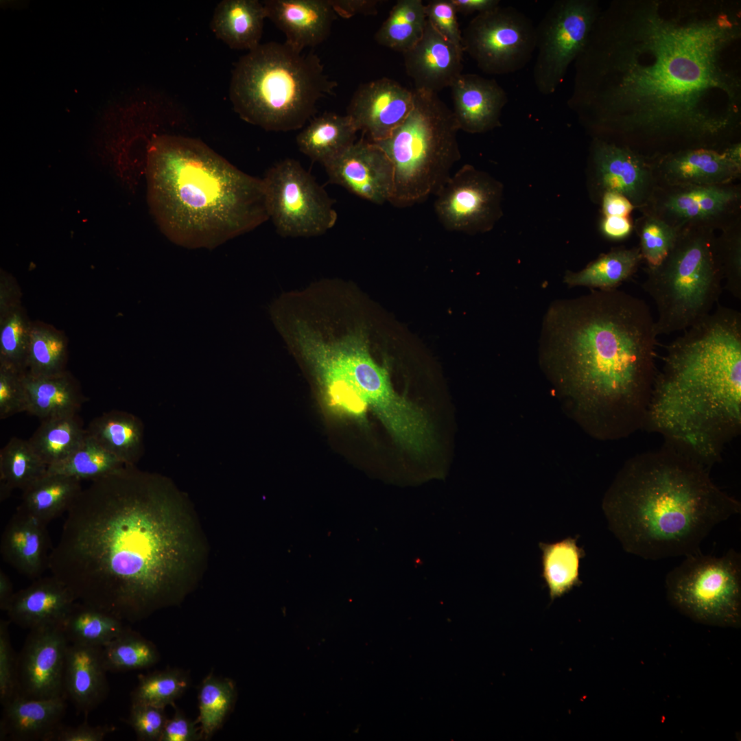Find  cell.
I'll return each instance as SVG.
<instances>
[{"label": "cell", "mask_w": 741, "mask_h": 741, "mask_svg": "<svg viewBox=\"0 0 741 741\" xmlns=\"http://www.w3.org/2000/svg\"><path fill=\"white\" fill-rule=\"evenodd\" d=\"M741 6L616 0L575 60L567 102L594 137L652 160L740 141Z\"/></svg>", "instance_id": "6da1fadb"}, {"label": "cell", "mask_w": 741, "mask_h": 741, "mask_svg": "<svg viewBox=\"0 0 741 741\" xmlns=\"http://www.w3.org/2000/svg\"><path fill=\"white\" fill-rule=\"evenodd\" d=\"M196 534L166 479L125 465L82 489L48 568L76 601L134 622L189 591Z\"/></svg>", "instance_id": "7a4b0ae2"}, {"label": "cell", "mask_w": 741, "mask_h": 741, "mask_svg": "<svg viewBox=\"0 0 741 741\" xmlns=\"http://www.w3.org/2000/svg\"><path fill=\"white\" fill-rule=\"evenodd\" d=\"M648 305L617 289L555 303L544 322L545 362L602 438L644 428L657 375Z\"/></svg>", "instance_id": "3957f363"}, {"label": "cell", "mask_w": 741, "mask_h": 741, "mask_svg": "<svg viewBox=\"0 0 741 741\" xmlns=\"http://www.w3.org/2000/svg\"><path fill=\"white\" fill-rule=\"evenodd\" d=\"M602 508L625 551L657 560L700 552L741 504L714 484L710 468L666 443L626 461Z\"/></svg>", "instance_id": "277c9868"}, {"label": "cell", "mask_w": 741, "mask_h": 741, "mask_svg": "<svg viewBox=\"0 0 741 741\" xmlns=\"http://www.w3.org/2000/svg\"><path fill=\"white\" fill-rule=\"evenodd\" d=\"M143 144L150 211L174 243L213 248L269 219L263 179L202 141L152 132Z\"/></svg>", "instance_id": "5b68a950"}, {"label": "cell", "mask_w": 741, "mask_h": 741, "mask_svg": "<svg viewBox=\"0 0 741 741\" xmlns=\"http://www.w3.org/2000/svg\"><path fill=\"white\" fill-rule=\"evenodd\" d=\"M281 334L307 367L331 414L359 419L369 410L412 453L422 455L432 447L425 413L395 391L388 370L370 354L364 329L344 327L338 301L291 315Z\"/></svg>", "instance_id": "8992f818"}, {"label": "cell", "mask_w": 741, "mask_h": 741, "mask_svg": "<svg viewBox=\"0 0 741 741\" xmlns=\"http://www.w3.org/2000/svg\"><path fill=\"white\" fill-rule=\"evenodd\" d=\"M337 82L318 56L285 42L260 44L240 57L232 72L229 97L244 121L268 131L301 129Z\"/></svg>", "instance_id": "52a82bcc"}, {"label": "cell", "mask_w": 741, "mask_h": 741, "mask_svg": "<svg viewBox=\"0 0 741 741\" xmlns=\"http://www.w3.org/2000/svg\"><path fill=\"white\" fill-rule=\"evenodd\" d=\"M412 108L386 139L374 142L393 165L390 203L408 207L436 194L460 158L459 130L452 110L437 93L413 90Z\"/></svg>", "instance_id": "ba28073f"}, {"label": "cell", "mask_w": 741, "mask_h": 741, "mask_svg": "<svg viewBox=\"0 0 741 741\" xmlns=\"http://www.w3.org/2000/svg\"><path fill=\"white\" fill-rule=\"evenodd\" d=\"M715 231L690 228L679 231L663 262L646 268L642 287L658 311L657 336L685 330L711 313L723 280L714 250Z\"/></svg>", "instance_id": "9c48e42d"}, {"label": "cell", "mask_w": 741, "mask_h": 741, "mask_svg": "<svg viewBox=\"0 0 741 741\" xmlns=\"http://www.w3.org/2000/svg\"><path fill=\"white\" fill-rule=\"evenodd\" d=\"M685 559L666 576L668 598L701 623L738 626L741 619V556L733 549L720 557L701 552Z\"/></svg>", "instance_id": "30bf717a"}, {"label": "cell", "mask_w": 741, "mask_h": 741, "mask_svg": "<svg viewBox=\"0 0 741 741\" xmlns=\"http://www.w3.org/2000/svg\"><path fill=\"white\" fill-rule=\"evenodd\" d=\"M262 179L269 219L280 235L318 236L336 224L333 200L298 161L285 158Z\"/></svg>", "instance_id": "8fae6325"}, {"label": "cell", "mask_w": 741, "mask_h": 741, "mask_svg": "<svg viewBox=\"0 0 741 741\" xmlns=\"http://www.w3.org/2000/svg\"><path fill=\"white\" fill-rule=\"evenodd\" d=\"M600 9L593 0H558L548 10L536 27L533 79L540 93L552 94L561 84L584 47Z\"/></svg>", "instance_id": "7c38bea8"}, {"label": "cell", "mask_w": 741, "mask_h": 741, "mask_svg": "<svg viewBox=\"0 0 741 741\" xmlns=\"http://www.w3.org/2000/svg\"><path fill=\"white\" fill-rule=\"evenodd\" d=\"M462 47L483 72L491 75L523 69L536 50L537 30L513 7H497L477 14L462 32Z\"/></svg>", "instance_id": "4fadbf2b"}, {"label": "cell", "mask_w": 741, "mask_h": 741, "mask_svg": "<svg viewBox=\"0 0 741 741\" xmlns=\"http://www.w3.org/2000/svg\"><path fill=\"white\" fill-rule=\"evenodd\" d=\"M659 217L677 231L707 228L722 231L741 219V186H657L639 210Z\"/></svg>", "instance_id": "5bb4252c"}, {"label": "cell", "mask_w": 741, "mask_h": 741, "mask_svg": "<svg viewBox=\"0 0 741 741\" xmlns=\"http://www.w3.org/2000/svg\"><path fill=\"white\" fill-rule=\"evenodd\" d=\"M502 191L498 181L466 164L437 191L434 211L450 231H487L501 215Z\"/></svg>", "instance_id": "9a60e30c"}, {"label": "cell", "mask_w": 741, "mask_h": 741, "mask_svg": "<svg viewBox=\"0 0 741 741\" xmlns=\"http://www.w3.org/2000/svg\"><path fill=\"white\" fill-rule=\"evenodd\" d=\"M589 184L600 202L607 192L626 197L639 210L647 205L657 187L650 159L631 148L593 138L590 150Z\"/></svg>", "instance_id": "2e32d148"}, {"label": "cell", "mask_w": 741, "mask_h": 741, "mask_svg": "<svg viewBox=\"0 0 741 741\" xmlns=\"http://www.w3.org/2000/svg\"><path fill=\"white\" fill-rule=\"evenodd\" d=\"M69 642L59 624L30 630L18 655L19 695L27 698L64 696Z\"/></svg>", "instance_id": "e0dca14e"}, {"label": "cell", "mask_w": 741, "mask_h": 741, "mask_svg": "<svg viewBox=\"0 0 741 741\" xmlns=\"http://www.w3.org/2000/svg\"><path fill=\"white\" fill-rule=\"evenodd\" d=\"M323 166L329 183L372 203L390 202L394 190L393 165L374 142L355 141Z\"/></svg>", "instance_id": "ac0fdd59"}, {"label": "cell", "mask_w": 741, "mask_h": 741, "mask_svg": "<svg viewBox=\"0 0 741 741\" xmlns=\"http://www.w3.org/2000/svg\"><path fill=\"white\" fill-rule=\"evenodd\" d=\"M413 91L397 81L381 78L359 86L347 108V113L358 131L372 142L388 137L410 113Z\"/></svg>", "instance_id": "d6986e66"}, {"label": "cell", "mask_w": 741, "mask_h": 741, "mask_svg": "<svg viewBox=\"0 0 741 741\" xmlns=\"http://www.w3.org/2000/svg\"><path fill=\"white\" fill-rule=\"evenodd\" d=\"M657 186H715L734 183L741 165L725 149H688L650 160Z\"/></svg>", "instance_id": "ffe728a7"}, {"label": "cell", "mask_w": 741, "mask_h": 741, "mask_svg": "<svg viewBox=\"0 0 741 741\" xmlns=\"http://www.w3.org/2000/svg\"><path fill=\"white\" fill-rule=\"evenodd\" d=\"M463 52L427 20L421 38L403 53L405 71L414 89L437 93L451 87L462 74Z\"/></svg>", "instance_id": "44dd1931"}, {"label": "cell", "mask_w": 741, "mask_h": 741, "mask_svg": "<svg viewBox=\"0 0 741 741\" xmlns=\"http://www.w3.org/2000/svg\"><path fill=\"white\" fill-rule=\"evenodd\" d=\"M266 17L285 36V43L302 51L329 36L337 15L329 0H266Z\"/></svg>", "instance_id": "7402d4cb"}, {"label": "cell", "mask_w": 741, "mask_h": 741, "mask_svg": "<svg viewBox=\"0 0 741 741\" xmlns=\"http://www.w3.org/2000/svg\"><path fill=\"white\" fill-rule=\"evenodd\" d=\"M451 88L452 111L459 130L475 134L500 126L502 110L508 98L495 80L462 73Z\"/></svg>", "instance_id": "603a6c76"}, {"label": "cell", "mask_w": 741, "mask_h": 741, "mask_svg": "<svg viewBox=\"0 0 741 741\" xmlns=\"http://www.w3.org/2000/svg\"><path fill=\"white\" fill-rule=\"evenodd\" d=\"M47 525L17 507L1 535L3 561L31 579L40 578L49 566L51 550Z\"/></svg>", "instance_id": "cb8c5ba5"}, {"label": "cell", "mask_w": 741, "mask_h": 741, "mask_svg": "<svg viewBox=\"0 0 741 741\" xmlns=\"http://www.w3.org/2000/svg\"><path fill=\"white\" fill-rule=\"evenodd\" d=\"M75 601L66 586L51 575L35 579L15 592L6 613L10 622L32 630L60 624Z\"/></svg>", "instance_id": "d4e9b609"}, {"label": "cell", "mask_w": 741, "mask_h": 741, "mask_svg": "<svg viewBox=\"0 0 741 741\" xmlns=\"http://www.w3.org/2000/svg\"><path fill=\"white\" fill-rule=\"evenodd\" d=\"M102 648L69 644L67 650L64 693L86 716L102 703L108 692Z\"/></svg>", "instance_id": "484cf974"}, {"label": "cell", "mask_w": 741, "mask_h": 741, "mask_svg": "<svg viewBox=\"0 0 741 741\" xmlns=\"http://www.w3.org/2000/svg\"><path fill=\"white\" fill-rule=\"evenodd\" d=\"M66 699L64 696L40 699L17 696L3 706L0 740L48 741L61 725Z\"/></svg>", "instance_id": "4316f807"}, {"label": "cell", "mask_w": 741, "mask_h": 741, "mask_svg": "<svg viewBox=\"0 0 741 741\" xmlns=\"http://www.w3.org/2000/svg\"><path fill=\"white\" fill-rule=\"evenodd\" d=\"M266 13L257 0H223L215 8L211 28L234 49L250 51L259 45Z\"/></svg>", "instance_id": "83f0119b"}, {"label": "cell", "mask_w": 741, "mask_h": 741, "mask_svg": "<svg viewBox=\"0 0 741 741\" xmlns=\"http://www.w3.org/2000/svg\"><path fill=\"white\" fill-rule=\"evenodd\" d=\"M24 381L27 399L26 412L41 421L78 414L85 401L80 384L67 370L40 377L25 373Z\"/></svg>", "instance_id": "f1b7e54d"}, {"label": "cell", "mask_w": 741, "mask_h": 741, "mask_svg": "<svg viewBox=\"0 0 741 741\" xmlns=\"http://www.w3.org/2000/svg\"><path fill=\"white\" fill-rule=\"evenodd\" d=\"M357 132L346 114L325 113L309 121L297 135L296 144L303 154L324 165L355 142Z\"/></svg>", "instance_id": "f546056e"}, {"label": "cell", "mask_w": 741, "mask_h": 741, "mask_svg": "<svg viewBox=\"0 0 741 741\" xmlns=\"http://www.w3.org/2000/svg\"><path fill=\"white\" fill-rule=\"evenodd\" d=\"M106 451L126 465H133L143 451V427L141 421L126 412L111 410L94 418L86 428Z\"/></svg>", "instance_id": "4dcf8cb0"}, {"label": "cell", "mask_w": 741, "mask_h": 741, "mask_svg": "<svg viewBox=\"0 0 741 741\" xmlns=\"http://www.w3.org/2000/svg\"><path fill=\"white\" fill-rule=\"evenodd\" d=\"M81 480L46 473L23 491L18 508L48 524L64 512L82 491Z\"/></svg>", "instance_id": "1f68e13d"}, {"label": "cell", "mask_w": 741, "mask_h": 741, "mask_svg": "<svg viewBox=\"0 0 741 741\" xmlns=\"http://www.w3.org/2000/svg\"><path fill=\"white\" fill-rule=\"evenodd\" d=\"M642 262L638 246L616 248L600 255L582 270L567 273L564 281L570 286L614 290L633 276Z\"/></svg>", "instance_id": "d6a6232c"}, {"label": "cell", "mask_w": 741, "mask_h": 741, "mask_svg": "<svg viewBox=\"0 0 741 741\" xmlns=\"http://www.w3.org/2000/svg\"><path fill=\"white\" fill-rule=\"evenodd\" d=\"M578 536L550 543H539L541 551V577L552 600L581 585L580 560L585 552L577 545Z\"/></svg>", "instance_id": "836d02e7"}, {"label": "cell", "mask_w": 741, "mask_h": 741, "mask_svg": "<svg viewBox=\"0 0 741 741\" xmlns=\"http://www.w3.org/2000/svg\"><path fill=\"white\" fill-rule=\"evenodd\" d=\"M69 644L104 647L123 633V621L96 608L75 601L60 623Z\"/></svg>", "instance_id": "e575fe53"}, {"label": "cell", "mask_w": 741, "mask_h": 741, "mask_svg": "<svg viewBox=\"0 0 741 741\" xmlns=\"http://www.w3.org/2000/svg\"><path fill=\"white\" fill-rule=\"evenodd\" d=\"M86 436L82 420L78 414H73L42 420L27 440L48 467L67 458Z\"/></svg>", "instance_id": "d590c367"}, {"label": "cell", "mask_w": 741, "mask_h": 741, "mask_svg": "<svg viewBox=\"0 0 741 741\" xmlns=\"http://www.w3.org/2000/svg\"><path fill=\"white\" fill-rule=\"evenodd\" d=\"M427 19L421 0H399L375 35L377 43L403 54L422 36Z\"/></svg>", "instance_id": "8d00e7d4"}, {"label": "cell", "mask_w": 741, "mask_h": 741, "mask_svg": "<svg viewBox=\"0 0 741 741\" xmlns=\"http://www.w3.org/2000/svg\"><path fill=\"white\" fill-rule=\"evenodd\" d=\"M47 466L27 440L12 437L0 451L1 500L15 489L23 491L47 473Z\"/></svg>", "instance_id": "74e56055"}, {"label": "cell", "mask_w": 741, "mask_h": 741, "mask_svg": "<svg viewBox=\"0 0 741 741\" xmlns=\"http://www.w3.org/2000/svg\"><path fill=\"white\" fill-rule=\"evenodd\" d=\"M67 359L65 336L47 324L32 322L26 373L36 377L62 373L67 370Z\"/></svg>", "instance_id": "f35d334b"}, {"label": "cell", "mask_w": 741, "mask_h": 741, "mask_svg": "<svg viewBox=\"0 0 741 741\" xmlns=\"http://www.w3.org/2000/svg\"><path fill=\"white\" fill-rule=\"evenodd\" d=\"M237 698L235 683L230 679L208 674L198 694V722L202 738L208 740L222 726Z\"/></svg>", "instance_id": "ab89813d"}, {"label": "cell", "mask_w": 741, "mask_h": 741, "mask_svg": "<svg viewBox=\"0 0 741 741\" xmlns=\"http://www.w3.org/2000/svg\"><path fill=\"white\" fill-rule=\"evenodd\" d=\"M125 465L102 447L86 432L82 443L64 460L48 466L47 473L92 481Z\"/></svg>", "instance_id": "60d3db41"}, {"label": "cell", "mask_w": 741, "mask_h": 741, "mask_svg": "<svg viewBox=\"0 0 741 741\" xmlns=\"http://www.w3.org/2000/svg\"><path fill=\"white\" fill-rule=\"evenodd\" d=\"M102 655L106 670L114 672L148 668L160 659L152 642L128 628L102 647Z\"/></svg>", "instance_id": "b9f144b4"}, {"label": "cell", "mask_w": 741, "mask_h": 741, "mask_svg": "<svg viewBox=\"0 0 741 741\" xmlns=\"http://www.w3.org/2000/svg\"><path fill=\"white\" fill-rule=\"evenodd\" d=\"M189 685V673L178 668L139 674L137 685L131 693V703L165 708L174 705Z\"/></svg>", "instance_id": "7bdbcfd3"}, {"label": "cell", "mask_w": 741, "mask_h": 741, "mask_svg": "<svg viewBox=\"0 0 741 741\" xmlns=\"http://www.w3.org/2000/svg\"><path fill=\"white\" fill-rule=\"evenodd\" d=\"M32 325L21 305L0 316V364L26 373Z\"/></svg>", "instance_id": "ee69618b"}, {"label": "cell", "mask_w": 741, "mask_h": 741, "mask_svg": "<svg viewBox=\"0 0 741 741\" xmlns=\"http://www.w3.org/2000/svg\"><path fill=\"white\" fill-rule=\"evenodd\" d=\"M641 214L633 222V230L639 238L638 248L642 262H645L646 268H654L668 256L679 231L656 216Z\"/></svg>", "instance_id": "f6af8a7d"}, {"label": "cell", "mask_w": 741, "mask_h": 741, "mask_svg": "<svg viewBox=\"0 0 741 741\" xmlns=\"http://www.w3.org/2000/svg\"><path fill=\"white\" fill-rule=\"evenodd\" d=\"M714 250L725 288L741 298V219L716 236Z\"/></svg>", "instance_id": "bcb514c9"}, {"label": "cell", "mask_w": 741, "mask_h": 741, "mask_svg": "<svg viewBox=\"0 0 741 741\" xmlns=\"http://www.w3.org/2000/svg\"><path fill=\"white\" fill-rule=\"evenodd\" d=\"M19 695L18 655L10 640L9 622L0 621V701L2 706Z\"/></svg>", "instance_id": "7dc6e473"}, {"label": "cell", "mask_w": 741, "mask_h": 741, "mask_svg": "<svg viewBox=\"0 0 741 741\" xmlns=\"http://www.w3.org/2000/svg\"><path fill=\"white\" fill-rule=\"evenodd\" d=\"M25 373L0 364V419L27 411Z\"/></svg>", "instance_id": "c3c4849f"}, {"label": "cell", "mask_w": 741, "mask_h": 741, "mask_svg": "<svg viewBox=\"0 0 741 741\" xmlns=\"http://www.w3.org/2000/svg\"><path fill=\"white\" fill-rule=\"evenodd\" d=\"M167 718L165 708L131 703L128 722L141 741H159Z\"/></svg>", "instance_id": "681fc988"}, {"label": "cell", "mask_w": 741, "mask_h": 741, "mask_svg": "<svg viewBox=\"0 0 741 741\" xmlns=\"http://www.w3.org/2000/svg\"><path fill=\"white\" fill-rule=\"evenodd\" d=\"M425 12L427 20L438 32L463 50L457 11L451 0L430 1L425 5Z\"/></svg>", "instance_id": "f907efd6"}, {"label": "cell", "mask_w": 741, "mask_h": 741, "mask_svg": "<svg viewBox=\"0 0 741 741\" xmlns=\"http://www.w3.org/2000/svg\"><path fill=\"white\" fill-rule=\"evenodd\" d=\"M115 730L108 725L92 726L86 721L75 727L60 725L51 735L48 741H102Z\"/></svg>", "instance_id": "816d5d0a"}, {"label": "cell", "mask_w": 741, "mask_h": 741, "mask_svg": "<svg viewBox=\"0 0 741 741\" xmlns=\"http://www.w3.org/2000/svg\"><path fill=\"white\" fill-rule=\"evenodd\" d=\"M202 739L200 730L196 722L176 709L167 720L159 741H196Z\"/></svg>", "instance_id": "f5cc1de1"}, {"label": "cell", "mask_w": 741, "mask_h": 741, "mask_svg": "<svg viewBox=\"0 0 741 741\" xmlns=\"http://www.w3.org/2000/svg\"><path fill=\"white\" fill-rule=\"evenodd\" d=\"M336 14L343 18L357 14L373 15L377 12V0H329Z\"/></svg>", "instance_id": "db71d44e"}, {"label": "cell", "mask_w": 741, "mask_h": 741, "mask_svg": "<svg viewBox=\"0 0 741 741\" xmlns=\"http://www.w3.org/2000/svg\"><path fill=\"white\" fill-rule=\"evenodd\" d=\"M21 305V291L14 278L1 271L0 274V316Z\"/></svg>", "instance_id": "11a10c76"}, {"label": "cell", "mask_w": 741, "mask_h": 741, "mask_svg": "<svg viewBox=\"0 0 741 741\" xmlns=\"http://www.w3.org/2000/svg\"><path fill=\"white\" fill-rule=\"evenodd\" d=\"M600 231L609 239L624 240L633 231V222L630 217L603 216L600 222Z\"/></svg>", "instance_id": "9f6ffc18"}, {"label": "cell", "mask_w": 741, "mask_h": 741, "mask_svg": "<svg viewBox=\"0 0 741 741\" xmlns=\"http://www.w3.org/2000/svg\"><path fill=\"white\" fill-rule=\"evenodd\" d=\"M600 203L603 216L629 217L631 213L635 209L626 197L614 192L604 193Z\"/></svg>", "instance_id": "6f0895ef"}, {"label": "cell", "mask_w": 741, "mask_h": 741, "mask_svg": "<svg viewBox=\"0 0 741 741\" xmlns=\"http://www.w3.org/2000/svg\"><path fill=\"white\" fill-rule=\"evenodd\" d=\"M457 13L478 14L491 10L499 5L498 0H451Z\"/></svg>", "instance_id": "680465c9"}, {"label": "cell", "mask_w": 741, "mask_h": 741, "mask_svg": "<svg viewBox=\"0 0 741 741\" xmlns=\"http://www.w3.org/2000/svg\"><path fill=\"white\" fill-rule=\"evenodd\" d=\"M13 585L7 574L0 571V609L7 611L14 595Z\"/></svg>", "instance_id": "91938a15"}]
</instances>
